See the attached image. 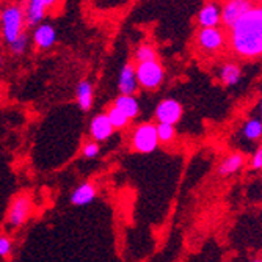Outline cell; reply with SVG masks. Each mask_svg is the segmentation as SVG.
<instances>
[{
  "mask_svg": "<svg viewBox=\"0 0 262 262\" xmlns=\"http://www.w3.org/2000/svg\"><path fill=\"white\" fill-rule=\"evenodd\" d=\"M156 118L159 123L174 126L182 118V105L176 99H163L156 108Z\"/></svg>",
  "mask_w": 262,
  "mask_h": 262,
  "instance_id": "cell-9",
  "label": "cell"
},
{
  "mask_svg": "<svg viewBox=\"0 0 262 262\" xmlns=\"http://www.w3.org/2000/svg\"><path fill=\"white\" fill-rule=\"evenodd\" d=\"M32 213V200L29 195H19L10 210H8V223L13 226V228H19L26 223L30 217Z\"/></svg>",
  "mask_w": 262,
  "mask_h": 262,
  "instance_id": "cell-8",
  "label": "cell"
},
{
  "mask_svg": "<svg viewBox=\"0 0 262 262\" xmlns=\"http://www.w3.org/2000/svg\"><path fill=\"white\" fill-rule=\"evenodd\" d=\"M242 77V68L239 63L235 61H226L223 63V66L220 68L219 73V79L225 86H234L239 83Z\"/></svg>",
  "mask_w": 262,
  "mask_h": 262,
  "instance_id": "cell-13",
  "label": "cell"
},
{
  "mask_svg": "<svg viewBox=\"0 0 262 262\" xmlns=\"http://www.w3.org/2000/svg\"><path fill=\"white\" fill-rule=\"evenodd\" d=\"M135 76L138 86L145 90H156L163 82V68L159 63V60H149V61H141L135 66Z\"/></svg>",
  "mask_w": 262,
  "mask_h": 262,
  "instance_id": "cell-3",
  "label": "cell"
},
{
  "mask_svg": "<svg viewBox=\"0 0 262 262\" xmlns=\"http://www.w3.org/2000/svg\"><path fill=\"white\" fill-rule=\"evenodd\" d=\"M33 42L39 51H49L57 42V32L51 24H38L33 33Z\"/></svg>",
  "mask_w": 262,
  "mask_h": 262,
  "instance_id": "cell-10",
  "label": "cell"
},
{
  "mask_svg": "<svg viewBox=\"0 0 262 262\" xmlns=\"http://www.w3.org/2000/svg\"><path fill=\"white\" fill-rule=\"evenodd\" d=\"M58 4V0H27L24 7V14H26V24L30 27H36L44 19L46 13L52 10Z\"/></svg>",
  "mask_w": 262,
  "mask_h": 262,
  "instance_id": "cell-7",
  "label": "cell"
},
{
  "mask_svg": "<svg viewBox=\"0 0 262 262\" xmlns=\"http://www.w3.org/2000/svg\"><path fill=\"white\" fill-rule=\"evenodd\" d=\"M82 154L86 159L98 157V154H99V143L98 141H88L86 145L83 146V149H82Z\"/></svg>",
  "mask_w": 262,
  "mask_h": 262,
  "instance_id": "cell-24",
  "label": "cell"
},
{
  "mask_svg": "<svg viewBox=\"0 0 262 262\" xmlns=\"http://www.w3.org/2000/svg\"><path fill=\"white\" fill-rule=\"evenodd\" d=\"M156 132H157L159 143H162V145H168V143H171L176 138V129L173 124L159 123L156 126Z\"/></svg>",
  "mask_w": 262,
  "mask_h": 262,
  "instance_id": "cell-20",
  "label": "cell"
},
{
  "mask_svg": "<svg viewBox=\"0 0 262 262\" xmlns=\"http://www.w3.org/2000/svg\"><path fill=\"white\" fill-rule=\"evenodd\" d=\"M2 66H4V60L0 58V69H2Z\"/></svg>",
  "mask_w": 262,
  "mask_h": 262,
  "instance_id": "cell-27",
  "label": "cell"
},
{
  "mask_svg": "<svg viewBox=\"0 0 262 262\" xmlns=\"http://www.w3.org/2000/svg\"><path fill=\"white\" fill-rule=\"evenodd\" d=\"M245 165V157L239 152L228 156L219 166V174L220 176H229L239 171L242 166Z\"/></svg>",
  "mask_w": 262,
  "mask_h": 262,
  "instance_id": "cell-18",
  "label": "cell"
},
{
  "mask_svg": "<svg viewBox=\"0 0 262 262\" xmlns=\"http://www.w3.org/2000/svg\"><path fill=\"white\" fill-rule=\"evenodd\" d=\"M149 60H157L156 47L151 44H141L135 52V61L141 63V61H149Z\"/></svg>",
  "mask_w": 262,
  "mask_h": 262,
  "instance_id": "cell-22",
  "label": "cell"
},
{
  "mask_svg": "<svg viewBox=\"0 0 262 262\" xmlns=\"http://www.w3.org/2000/svg\"><path fill=\"white\" fill-rule=\"evenodd\" d=\"M196 42L203 52L217 54L225 47L226 36L220 27H201L196 35Z\"/></svg>",
  "mask_w": 262,
  "mask_h": 262,
  "instance_id": "cell-5",
  "label": "cell"
},
{
  "mask_svg": "<svg viewBox=\"0 0 262 262\" xmlns=\"http://www.w3.org/2000/svg\"><path fill=\"white\" fill-rule=\"evenodd\" d=\"M26 27V14L24 7L17 4H8L0 11V32L4 39L10 44L16 39Z\"/></svg>",
  "mask_w": 262,
  "mask_h": 262,
  "instance_id": "cell-2",
  "label": "cell"
},
{
  "mask_svg": "<svg viewBox=\"0 0 262 262\" xmlns=\"http://www.w3.org/2000/svg\"><path fill=\"white\" fill-rule=\"evenodd\" d=\"M76 98L83 112H88L93 105V98H94V90L93 85L88 80H82L76 86Z\"/></svg>",
  "mask_w": 262,
  "mask_h": 262,
  "instance_id": "cell-17",
  "label": "cell"
},
{
  "mask_svg": "<svg viewBox=\"0 0 262 262\" xmlns=\"http://www.w3.org/2000/svg\"><path fill=\"white\" fill-rule=\"evenodd\" d=\"M11 253V241L7 235H0V257H7Z\"/></svg>",
  "mask_w": 262,
  "mask_h": 262,
  "instance_id": "cell-25",
  "label": "cell"
},
{
  "mask_svg": "<svg viewBox=\"0 0 262 262\" xmlns=\"http://www.w3.org/2000/svg\"><path fill=\"white\" fill-rule=\"evenodd\" d=\"M228 30H229V46L235 57L244 60H254L260 57L262 54L260 5H253Z\"/></svg>",
  "mask_w": 262,
  "mask_h": 262,
  "instance_id": "cell-1",
  "label": "cell"
},
{
  "mask_svg": "<svg viewBox=\"0 0 262 262\" xmlns=\"http://www.w3.org/2000/svg\"><path fill=\"white\" fill-rule=\"evenodd\" d=\"M27 44H29V36L26 35V32H22L16 39H13L10 42V51L13 55H22L24 52L27 51Z\"/></svg>",
  "mask_w": 262,
  "mask_h": 262,
  "instance_id": "cell-23",
  "label": "cell"
},
{
  "mask_svg": "<svg viewBox=\"0 0 262 262\" xmlns=\"http://www.w3.org/2000/svg\"><path fill=\"white\" fill-rule=\"evenodd\" d=\"M107 118H108V121H110V124L113 126V129H118V130H121V129H126L127 127V124H129V118L118 108V107H115V105H112L108 110H107Z\"/></svg>",
  "mask_w": 262,
  "mask_h": 262,
  "instance_id": "cell-19",
  "label": "cell"
},
{
  "mask_svg": "<svg viewBox=\"0 0 262 262\" xmlns=\"http://www.w3.org/2000/svg\"><path fill=\"white\" fill-rule=\"evenodd\" d=\"M251 2H254V0H251Z\"/></svg>",
  "mask_w": 262,
  "mask_h": 262,
  "instance_id": "cell-28",
  "label": "cell"
},
{
  "mask_svg": "<svg viewBox=\"0 0 262 262\" xmlns=\"http://www.w3.org/2000/svg\"><path fill=\"white\" fill-rule=\"evenodd\" d=\"M200 27H219L220 26V5L215 2L206 4L198 13Z\"/></svg>",
  "mask_w": 262,
  "mask_h": 262,
  "instance_id": "cell-12",
  "label": "cell"
},
{
  "mask_svg": "<svg viewBox=\"0 0 262 262\" xmlns=\"http://www.w3.org/2000/svg\"><path fill=\"white\" fill-rule=\"evenodd\" d=\"M94 198H96V187L91 182H83L82 185H79L73 196H71V203L74 206H86L90 204Z\"/></svg>",
  "mask_w": 262,
  "mask_h": 262,
  "instance_id": "cell-15",
  "label": "cell"
},
{
  "mask_svg": "<svg viewBox=\"0 0 262 262\" xmlns=\"http://www.w3.org/2000/svg\"><path fill=\"white\" fill-rule=\"evenodd\" d=\"M121 94H135L138 90V82L135 76V66L134 64H126L120 74V82H118Z\"/></svg>",
  "mask_w": 262,
  "mask_h": 262,
  "instance_id": "cell-14",
  "label": "cell"
},
{
  "mask_svg": "<svg viewBox=\"0 0 262 262\" xmlns=\"http://www.w3.org/2000/svg\"><path fill=\"white\" fill-rule=\"evenodd\" d=\"M113 126L110 124L108 118L105 113H101V115H96L91 120V124H90V134L93 137V140L96 141H104L107 138H110V135L113 134Z\"/></svg>",
  "mask_w": 262,
  "mask_h": 262,
  "instance_id": "cell-11",
  "label": "cell"
},
{
  "mask_svg": "<svg viewBox=\"0 0 262 262\" xmlns=\"http://www.w3.org/2000/svg\"><path fill=\"white\" fill-rule=\"evenodd\" d=\"M251 168L253 170H260L262 168V149L259 148L254 154H253V157H251Z\"/></svg>",
  "mask_w": 262,
  "mask_h": 262,
  "instance_id": "cell-26",
  "label": "cell"
},
{
  "mask_svg": "<svg viewBox=\"0 0 262 262\" xmlns=\"http://www.w3.org/2000/svg\"><path fill=\"white\" fill-rule=\"evenodd\" d=\"M244 135L251 140V141H257L262 135V124L260 120H248L244 126Z\"/></svg>",
  "mask_w": 262,
  "mask_h": 262,
  "instance_id": "cell-21",
  "label": "cell"
},
{
  "mask_svg": "<svg viewBox=\"0 0 262 262\" xmlns=\"http://www.w3.org/2000/svg\"><path fill=\"white\" fill-rule=\"evenodd\" d=\"M113 105L120 108L129 120H134L140 113V105H138V101L134 98V94H120V96L115 99Z\"/></svg>",
  "mask_w": 262,
  "mask_h": 262,
  "instance_id": "cell-16",
  "label": "cell"
},
{
  "mask_svg": "<svg viewBox=\"0 0 262 262\" xmlns=\"http://www.w3.org/2000/svg\"><path fill=\"white\" fill-rule=\"evenodd\" d=\"M132 148L140 154H149L159 146V138L156 132V126L152 123L140 124L132 134Z\"/></svg>",
  "mask_w": 262,
  "mask_h": 262,
  "instance_id": "cell-4",
  "label": "cell"
},
{
  "mask_svg": "<svg viewBox=\"0 0 262 262\" xmlns=\"http://www.w3.org/2000/svg\"><path fill=\"white\" fill-rule=\"evenodd\" d=\"M253 5L251 0H225V4L220 7V24L228 30Z\"/></svg>",
  "mask_w": 262,
  "mask_h": 262,
  "instance_id": "cell-6",
  "label": "cell"
}]
</instances>
